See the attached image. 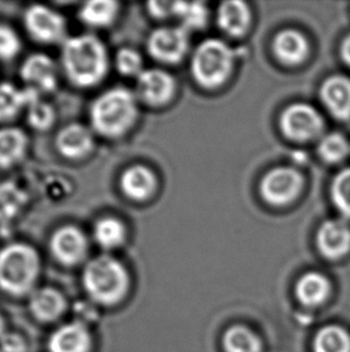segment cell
Segmentation results:
<instances>
[{
  "label": "cell",
  "mask_w": 350,
  "mask_h": 352,
  "mask_svg": "<svg viewBox=\"0 0 350 352\" xmlns=\"http://www.w3.org/2000/svg\"><path fill=\"white\" fill-rule=\"evenodd\" d=\"M60 63L72 86L93 88L104 81L109 70L107 47L94 34H80L62 43Z\"/></svg>",
  "instance_id": "1"
},
{
  "label": "cell",
  "mask_w": 350,
  "mask_h": 352,
  "mask_svg": "<svg viewBox=\"0 0 350 352\" xmlns=\"http://www.w3.org/2000/svg\"><path fill=\"white\" fill-rule=\"evenodd\" d=\"M137 96L124 87L101 93L89 109L90 126L104 138H119L130 131L138 116Z\"/></svg>",
  "instance_id": "2"
},
{
  "label": "cell",
  "mask_w": 350,
  "mask_h": 352,
  "mask_svg": "<svg viewBox=\"0 0 350 352\" xmlns=\"http://www.w3.org/2000/svg\"><path fill=\"white\" fill-rule=\"evenodd\" d=\"M82 284L95 303L112 307L128 295L130 276L121 262L104 254L86 263L82 273Z\"/></svg>",
  "instance_id": "3"
},
{
  "label": "cell",
  "mask_w": 350,
  "mask_h": 352,
  "mask_svg": "<svg viewBox=\"0 0 350 352\" xmlns=\"http://www.w3.org/2000/svg\"><path fill=\"white\" fill-rule=\"evenodd\" d=\"M41 271V260L28 243L14 242L0 249V289L11 296L33 292Z\"/></svg>",
  "instance_id": "4"
},
{
  "label": "cell",
  "mask_w": 350,
  "mask_h": 352,
  "mask_svg": "<svg viewBox=\"0 0 350 352\" xmlns=\"http://www.w3.org/2000/svg\"><path fill=\"white\" fill-rule=\"evenodd\" d=\"M234 56L232 48L220 40L200 43L191 64L194 80L205 88L222 85L232 70Z\"/></svg>",
  "instance_id": "5"
},
{
  "label": "cell",
  "mask_w": 350,
  "mask_h": 352,
  "mask_svg": "<svg viewBox=\"0 0 350 352\" xmlns=\"http://www.w3.org/2000/svg\"><path fill=\"white\" fill-rule=\"evenodd\" d=\"M25 32L35 43H62L67 38V24L60 12L47 5L32 4L23 14Z\"/></svg>",
  "instance_id": "6"
},
{
  "label": "cell",
  "mask_w": 350,
  "mask_h": 352,
  "mask_svg": "<svg viewBox=\"0 0 350 352\" xmlns=\"http://www.w3.org/2000/svg\"><path fill=\"white\" fill-rule=\"evenodd\" d=\"M89 242L86 234L75 225L58 228L49 238V252L62 266L72 267L86 260Z\"/></svg>",
  "instance_id": "7"
},
{
  "label": "cell",
  "mask_w": 350,
  "mask_h": 352,
  "mask_svg": "<svg viewBox=\"0 0 350 352\" xmlns=\"http://www.w3.org/2000/svg\"><path fill=\"white\" fill-rule=\"evenodd\" d=\"M19 75L29 89L40 96L49 94L58 87V69L52 58L45 53H33L22 63Z\"/></svg>",
  "instance_id": "8"
},
{
  "label": "cell",
  "mask_w": 350,
  "mask_h": 352,
  "mask_svg": "<svg viewBox=\"0 0 350 352\" xmlns=\"http://www.w3.org/2000/svg\"><path fill=\"white\" fill-rule=\"evenodd\" d=\"M189 46L186 29L163 27L154 30L148 38V52L162 63L179 62Z\"/></svg>",
  "instance_id": "9"
},
{
  "label": "cell",
  "mask_w": 350,
  "mask_h": 352,
  "mask_svg": "<svg viewBox=\"0 0 350 352\" xmlns=\"http://www.w3.org/2000/svg\"><path fill=\"white\" fill-rule=\"evenodd\" d=\"M281 128L289 138L306 141L322 131L323 119L311 106L295 104L284 111L281 117Z\"/></svg>",
  "instance_id": "10"
},
{
  "label": "cell",
  "mask_w": 350,
  "mask_h": 352,
  "mask_svg": "<svg viewBox=\"0 0 350 352\" xmlns=\"http://www.w3.org/2000/svg\"><path fill=\"white\" fill-rule=\"evenodd\" d=\"M303 186L299 172L289 167H277L261 182V195L271 205H284L294 200Z\"/></svg>",
  "instance_id": "11"
},
{
  "label": "cell",
  "mask_w": 350,
  "mask_h": 352,
  "mask_svg": "<svg viewBox=\"0 0 350 352\" xmlns=\"http://www.w3.org/2000/svg\"><path fill=\"white\" fill-rule=\"evenodd\" d=\"M94 147V131L84 124H67L56 136L58 153L69 160H81L88 157Z\"/></svg>",
  "instance_id": "12"
},
{
  "label": "cell",
  "mask_w": 350,
  "mask_h": 352,
  "mask_svg": "<svg viewBox=\"0 0 350 352\" xmlns=\"http://www.w3.org/2000/svg\"><path fill=\"white\" fill-rule=\"evenodd\" d=\"M136 96L138 100L154 107L165 105L174 91V80L160 69H149L137 77Z\"/></svg>",
  "instance_id": "13"
},
{
  "label": "cell",
  "mask_w": 350,
  "mask_h": 352,
  "mask_svg": "<svg viewBox=\"0 0 350 352\" xmlns=\"http://www.w3.org/2000/svg\"><path fill=\"white\" fill-rule=\"evenodd\" d=\"M156 177L149 167L132 165L119 178V188L125 197L135 202L148 200L156 189Z\"/></svg>",
  "instance_id": "14"
},
{
  "label": "cell",
  "mask_w": 350,
  "mask_h": 352,
  "mask_svg": "<svg viewBox=\"0 0 350 352\" xmlns=\"http://www.w3.org/2000/svg\"><path fill=\"white\" fill-rule=\"evenodd\" d=\"M317 244L324 256L337 260L350 249V228L343 220H327L317 234Z\"/></svg>",
  "instance_id": "15"
},
{
  "label": "cell",
  "mask_w": 350,
  "mask_h": 352,
  "mask_svg": "<svg viewBox=\"0 0 350 352\" xmlns=\"http://www.w3.org/2000/svg\"><path fill=\"white\" fill-rule=\"evenodd\" d=\"M49 352H90L91 334L86 324L75 321L56 329L48 340Z\"/></svg>",
  "instance_id": "16"
},
{
  "label": "cell",
  "mask_w": 350,
  "mask_h": 352,
  "mask_svg": "<svg viewBox=\"0 0 350 352\" xmlns=\"http://www.w3.org/2000/svg\"><path fill=\"white\" fill-rule=\"evenodd\" d=\"M29 309L38 321L52 322L64 314L67 309V300L60 291L53 287H43L30 294Z\"/></svg>",
  "instance_id": "17"
},
{
  "label": "cell",
  "mask_w": 350,
  "mask_h": 352,
  "mask_svg": "<svg viewBox=\"0 0 350 352\" xmlns=\"http://www.w3.org/2000/svg\"><path fill=\"white\" fill-rule=\"evenodd\" d=\"M38 96V91L19 87L10 82H0V123L14 120Z\"/></svg>",
  "instance_id": "18"
},
{
  "label": "cell",
  "mask_w": 350,
  "mask_h": 352,
  "mask_svg": "<svg viewBox=\"0 0 350 352\" xmlns=\"http://www.w3.org/2000/svg\"><path fill=\"white\" fill-rule=\"evenodd\" d=\"M324 105L338 119L350 117V81L345 76H332L324 82L320 91Z\"/></svg>",
  "instance_id": "19"
},
{
  "label": "cell",
  "mask_w": 350,
  "mask_h": 352,
  "mask_svg": "<svg viewBox=\"0 0 350 352\" xmlns=\"http://www.w3.org/2000/svg\"><path fill=\"white\" fill-rule=\"evenodd\" d=\"M28 149V136L22 129L0 128V168L6 170L17 165Z\"/></svg>",
  "instance_id": "20"
},
{
  "label": "cell",
  "mask_w": 350,
  "mask_h": 352,
  "mask_svg": "<svg viewBox=\"0 0 350 352\" xmlns=\"http://www.w3.org/2000/svg\"><path fill=\"white\" fill-rule=\"evenodd\" d=\"M120 4L113 0H91L78 10V19L86 27L108 28L118 19Z\"/></svg>",
  "instance_id": "21"
},
{
  "label": "cell",
  "mask_w": 350,
  "mask_h": 352,
  "mask_svg": "<svg viewBox=\"0 0 350 352\" xmlns=\"http://www.w3.org/2000/svg\"><path fill=\"white\" fill-rule=\"evenodd\" d=\"M274 51L281 62L294 65L303 62L307 56L308 43L303 35L288 29L281 32L275 38Z\"/></svg>",
  "instance_id": "22"
},
{
  "label": "cell",
  "mask_w": 350,
  "mask_h": 352,
  "mask_svg": "<svg viewBox=\"0 0 350 352\" xmlns=\"http://www.w3.org/2000/svg\"><path fill=\"white\" fill-rule=\"evenodd\" d=\"M295 294L298 300L307 307L323 305L330 295V284L325 276L319 273H306L296 283Z\"/></svg>",
  "instance_id": "23"
},
{
  "label": "cell",
  "mask_w": 350,
  "mask_h": 352,
  "mask_svg": "<svg viewBox=\"0 0 350 352\" xmlns=\"http://www.w3.org/2000/svg\"><path fill=\"white\" fill-rule=\"evenodd\" d=\"M28 194L14 181L0 183V224L14 221L28 204Z\"/></svg>",
  "instance_id": "24"
},
{
  "label": "cell",
  "mask_w": 350,
  "mask_h": 352,
  "mask_svg": "<svg viewBox=\"0 0 350 352\" xmlns=\"http://www.w3.org/2000/svg\"><path fill=\"white\" fill-rule=\"evenodd\" d=\"M93 237L104 250H114L126 242L128 230L121 220L114 217H104L96 220L93 228Z\"/></svg>",
  "instance_id": "25"
},
{
  "label": "cell",
  "mask_w": 350,
  "mask_h": 352,
  "mask_svg": "<svg viewBox=\"0 0 350 352\" xmlns=\"http://www.w3.org/2000/svg\"><path fill=\"white\" fill-rule=\"evenodd\" d=\"M218 21L223 32L237 36L246 30L250 22V11L242 1H226L218 9Z\"/></svg>",
  "instance_id": "26"
},
{
  "label": "cell",
  "mask_w": 350,
  "mask_h": 352,
  "mask_svg": "<svg viewBox=\"0 0 350 352\" xmlns=\"http://www.w3.org/2000/svg\"><path fill=\"white\" fill-rule=\"evenodd\" d=\"M226 352H261V343L251 329L244 326H233L223 337Z\"/></svg>",
  "instance_id": "27"
},
{
  "label": "cell",
  "mask_w": 350,
  "mask_h": 352,
  "mask_svg": "<svg viewBox=\"0 0 350 352\" xmlns=\"http://www.w3.org/2000/svg\"><path fill=\"white\" fill-rule=\"evenodd\" d=\"M314 352H350V337L345 329L337 326H327L318 332Z\"/></svg>",
  "instance_id": "28"
},
{
  "label": "cell",
  "mask_w": 350,
  "mask_h": 352,
  "mask_svg": "<svg viewBox=\"0 0 350 352\" xmlns=\"http://www.w3.org/2000/svg\"><path fill=\"white\" fill-rule=\"evenodd\" d=\"M25 111L27 122L36 131H47L56 123L57 115L54 107L47 101L43 100L41 96L35 98Z\"/></svg>",
  "instance_id": "29"
},
{
  "label": "cell",
  "mask_w": 350,
  "mask_h": 352,
  "mask_svg": "<svg viewBox=\"0 0 350 352\" xmlns=\"http://www.w3.org/2000/svg\"><path fill=\"white\" fill-rule=\"evenodd\" d=\"M175 14L181 19L184 29L203 28L208 19V10L203 3L178 1Z\"/></svg>",
  "instance_id": "30"
},
{
  "label": "cell",
  "mask_w": 350,
  "mask_h": 352,
  "mask_svg": "<svg viewBox=\"0 0 350 352\" xmlns=\"http://www.w3.org/2000/svg\"><path fill=\"white\" fill-rule=\"evenodd\" d=\"M114 65L123 76L137 78L144 72L142 56L132 47L120 48L114 57Z\"/></svg>",
  "instance_id": "31"
},
{
  "label": "cell",
  "mask_w": 350,
  "mask_h": 352,
  "mask_svg": "<svg viewBox=\"0 0 350 352\" xmlns=\"http://www.w3.org/2000/svg\"><path fill=\"white\" fill-rule=\"evenodd\" d=\"M349 151V146L346 138L340 133H330L323 138L319 146L318 152L320 157L327 162H337L345 159Z\"/></svg>",
  "instance_id": "32"
},
{
  "label": "cell",
  "mask_w": 350,
  "mask_h": 352,
  "mask_svg": "<svg viewBox=\"0 0 350 352\" xmlns=\"http://www.w3.org/2000/svg\"><path fill=\"white\" fill-rule=\"evenodd\" d=\"M331 196L342 214L350 218V168L340 172L334 179Z\"/></svg>",
  "instance_id": "33"
},
{
  "label": "cell",
  "mask_w": 350,
  "mask_h": 352,
  "mask_svg": "<svg viewBox=\"0 0 350 352\" xmlns=\"http://www.w3.org/2000/svg\"><path fill=\"white\" fill-rule=\"evenodd\" d=\"M22 41L19 34L8 24L0 23V60L10 62L19 56Z\"/></svg>",
  "instance_id": "34"
},
{
  "label": "cell",
  "mask_w": 350,
  "mask_h": 352,
  "mask_svg": "<svg viewBox=\"0 0 350 352\" xmlns=\"http://www.w3.org/2000/svg\"><path fill=\"white\" fill-rule=\"evenodd\" d=\"M178 1H150L148 6L149 14L155 19H166L175 14Z\"/></svg>",
  "instance_id": "35"
},
{
  "label": "cell",
  "mask_w": 350,
  "mask_h": 352,
  "mask_svg": "<svg viewBox=\"0 0 350 352\" xmlns=\"http://www.w3.org/2000/svg\"><path fill=\"white\" fill-rule=\"evenodd\" d=\"M4 352H24L25 344L19 334H5L0 338Z\"/></svg>",
  "instance_id": "36"
},
{
  "label": "cell",
  "mask_w": 350,
  "mask_h": 352,
  "mask_svg": "<svg viewBox=\"0 0 350 352\" xmlns=\"http://www.w3.org/2000/svg\"><path fill=\"white\" fill-rule=\"evenodd\" d=\"M341 54L343 60L350 65V35H348L342 43Z\"/></svg>",
  "instance_id": "37"
},
{
  "label": "cell",
  "mask_w": 350,
  "mask_h": 352,
  "mask_svg": "<svg viewBox=\"0 0 350 352\" xmlns=\"http://www.w3.org/2000/svg\"><path fill=\"white\" fill-rule=\"evenodd\" d=\"M4 320H3V318H1V315H0V338L4 336Z\"/></svg>",
  "instance_id": "38"
}]
</instances>
